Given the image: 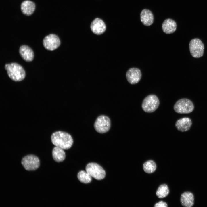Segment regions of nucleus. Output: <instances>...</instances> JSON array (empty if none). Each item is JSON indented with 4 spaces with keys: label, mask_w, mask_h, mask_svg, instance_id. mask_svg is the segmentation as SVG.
<instances>
[{
    "label": "nucleus",
    "mask_w": 207,
    "mask_h": 207,
    "mask_svg": "<svg viewBox=\"0 0 207 207\" xmlns=\"http://www.w3.org/2000/svg\"><path fill=\"white\" fill-rule=\"evenodd\" d=\"M51 140L55 146L64 150L70 148L73 143L71 135L66 132L61 131L53 133L51 136Z\"/></svg>",
    "instance_id": "1"
},
{
    "label": "nucleus",
    "mask_w": 207,
    "mask_h": 207,
    "mask_svg": "<svg viewBox=\"0 0 207 207\" xmlns=\"http://www.w3.org/2000/svg\"><path fill=\"white\" fill-rule=\"evenodd\" d=\"M5 68L9 77L12 80L19 81L23 80L25 76V72L22 67L16 63L6 64Z\"/></svg>",
    "instance_id": "2"
},
{
    "label": "nucleus",
    "mask_w": 207,
    "mask_h": 207,
    "mask_svg": "<svg viewBox=\"0 0 207 207\" xmlns=\"http://www.w3.org/2000/svg\"><path fill=\"white\" fill-rule=\"evenodd\" d=\"M159 104V100L157 97L154 95H150L144 99L141 106L143 110L145 112L152 113L157 109Z\"/></svg>",
    "instance_id": "3"
},
{
    "label": "nucleus",
    "mask_w": 207,
    "mask_h": 207,
    "mask_svg": "<svg viewBox=\"0 0 207 207\" xmlns=\"http://www.w3.org/2000/svg\"><path fill=\"white\" fill-rule=\"evenodd\" d=\"M174 109L175 112L180 114H187L191 112L194 109L193 103L186 98L180 99L175 104Z\"/></svg>",
    "instance_id": "4"
},
{
    "label": "nucleus",
    "mask_w": 207,
    "mask_h": 207,
    "mask_svg": "<svg viewBox=\"0 0 207 207\" xmlns=\"http://www.w3.org/2000/svg\"><path fill=\"white\" fill-rule=\"evenodd\" d=\"M86 171L91 176L97 180L103 179L105 177L106 172L103 168L98 164L90 163L86 166Z\"/></svg>",
    "instance_id": "5"
},
{
    "label": "nucleus",
    "mask_w": 207,
    "mask_h": 207,
    "mask_svg": "<svg viewBox=\"0 0 207 207\" xmlns=\"http://www.w3.org/2000/svg\"><path fill=\"white\" fill-rule=\"evenodd\" d=\"M189 49L190 53L193 57L198 58L203 56L204 46L200 39L198 38L192 39L189 43Z\"/></svg>",
    "instance_id": "6"
},
{
    "label": "nucleus",
    "mask_w": 207,
    "mask_h": 207,
    "mask_svg": "<svg viewBox=\"0 0 207 207\" xmlns=\"http://www.w3.org/2000/svg\"><path fill=\"white\" fill-rule=\"evenodd\" d=\"M21 164L26 170L32 171L39 168L40 161L38 158L36 156L29 155L23 158L21 161Z\"/></svg>",
    "instance_id": "7"
},
{
    "label": "nucleus",
    "mask_w": 207,
    "mask_h": 207,
    "mask_svg": "<svg viewBox=\"0 0 207 207\" xmlns=\"http://www.w3.org/2000/svg\"><path fill=\"white\" fill-rule=\"evenodd\" d=\"M110 124V121L109 117L105 115H101L96 119L94 124V127L97 132L103 133L109 130Z\"/></svg>",
    "instance_id": "8"
},
{
    "label": "nucleus",
    "mask_w": 207,
    "mask_h": 207,
    "mask_svg": "<svg viewBox=\"0 0 207 207\" xmlns=\"http://www.w3.org/2000/svg\"><path fill=\"white\" fill-rule=\"evenodd\" d=\"M43 44L47 50L52 51L56 49L60 45V41L59 37L54 34L46 36L43 40Z\"/></svg>",
    "instance_id": "9"
},
{
    "label": "nucleus",
    "mask_w": 207,
    "mask_h": 207,
    "mask_svg": "<svg viewBox=\"0 0 207 207\" xmlns=\"http://www.w3.org/2000/svg\"><path fill=\"white\" fill-rule=\"evenodd\" d=\"M126 77L130 83L135 84L140 80L141 73L139 69L136 68H132L129 69L126 72Z\"/></svg>",
    "instance_id": "10"
},
{
    "label": "nucleus",
    "mask_w": 207,
    "mask_h": 207,
    "mask_svg": "<svg viewBox=\"0 0 207 207\" xmlns=\"http://www.w3.org/2000/svg\"><path fill=\"white\" fill-rule=\"evenodd\" d=\"M90 28L93 33L99 35L102 34L105 32L106 26L103 20L99 18H97L91 22Z\"/></svg>",
    "instance_id": "11"
},
{
    "label": "nucleus",
    "mask_w": 207,
    "mask_h": 207,
    "mask_svg": "<svg viewBox=\"0 0 207 207\" xmlns=\"http://www.w3.org/2000/svg\"><path fill=\"white\" fill-rule=\"evenodd\" d=\"M140 18L141 22L145 26H150L154 22V15L151 11L148 9L142 10L140 14Z\"/></svg>",
    "instance_id": "12"
},
{
    "label": "nucleus",
    "mask_w": 207,
    "mask_h": 207,
    "mask_svg": "<svg viewBox=\"0 0 207 207\" xmlns=\"http://www.w3.org/2000/svg\"><path fill=\"white\" fill-rule=\"evenodd\" d=\"M162 29L166 34L174 33L176 30L177 24L176 22L171 18H167L163 21L162 24Z\"/></svg>",
    "instance_id": "13"
},
{
    "label": "nucleus",
    "mask_w": 207,
    "mask_h": 207,
    "mask_svg": "<svg viewBox=\"0 0 207 207\" xmlns=\"http://www.w3.org/2000/svg\"><path fill=\"white\" fill-rule=\"evenodd\" d=\"M35 5L32 1L26 0L23 1L21 4L20 9L22 13L26 16L32 14L34 11Z\"/></svg>",
    "instance_id": "14"
},
{
    "label": "nucleus",
    "mask_w": 207,
    "mask_h": 207,
    "mask_svg": "<svg viewBox=\"0 0 207 207\" xmlns=\"http://www.w3.org/2000/svg\"><path fill=\"white\" fill-rule=\"evenodd\" d=\"M180 202L182 206L185 207H191L194 203V196L191 192L186 191L181 194Z\"/></svg>",
    "instance_id": "15"
},
{
    "label": "nucleus",
    "mask_w": 207,
    "mask_h": 207,
    "mask_svg": "<svg viewBox=\"0 0 207 207\" xmlns=\"http://www.w3.org/2000/svg\"><path fill=\"white\" fill-rule=\"evenodd\" d=\"M19 52L21 57L26 61H31L34 58V52L32 49L28 46L24 45L20 46Z\"/></svg>",
    "instance_id": "16"
},
{
    "label": "nucleus",
    "mask_w": 207,
    "mask_h": 207,
    "mask_svg": "<svg viewBox=\"0 0 207 207\" xmlns=\"http://www.w3.org/2000/svg\"><path fill=\"white\" fill-rule=\"evenodd\" d=\"M191 124V120L189 118L185 117L177 120L175 123V126L178 130L184 132L189 130Z\"/></svg>",
    "instance_id": "17"
},
{
    "label": "nucleus",
    "mask_w": 207,
    "mask_h": 207,
    "mask_svg": "<svg viewBox=\"0 0 207 207\" xmlns=\"http://www.w3.org/2000/svg\"><path fill=\"white\" fill-rule=\"evenodd\" d=\"M52 156L53 160L57 162L63 161L66 157L64 149L56 146L52 150Z\"/></svg>",
    "instance_id": "18"
},
{
    "label": "nucleus",
    "mask_w": 207,
    "mask_h": 207,
    "mask_svg": "<svg viewBox=\"0 0 207 207\" xmlns=\"http://www.w3.org/2000/svg\"><path fill=\"white\" fill-rule=\"evenodd\" d=\"M169 193V190L168 185L166 184H162L158 188L156 194L158 198H163L168 195Z\"/></svg>",
    "instance_id": "19"
},
{
    "label": "nucleus",
    "mask_w": 207,
    "mask_h": 207,
    "mask_svg": "<svg viewBox=\"0 0 207 207\" xmlns=\"http://www.w3.org/2000/svg\"><path fill=\"white\" fill-rule=\"evenodd\" d=\"M144 171L147 173H151L154 172L156 168L155 162L152 160H149L145 162L143 165Z\"/></svg>",
    "instance_id": "20"
},
{
    "label": "nucleus",
    "mask_w": 207,
    "mask_h": 207,
    "mask_svg": "<svg viewBox=\"0 0 207 207\" xmlns=\"http://www.w3.org/2000/svg\"><path fill=\"white\" fill-rule=\"evenodd\" d=\"M77 177L81 182L84 183H88L92 181V177L86 171L82 170L78 174Z\"/></svg>",
    "instance_id": "21"
},
{
    "label": "nucleus",
    "mask_w": 207,
    "mask_h": 207,
    "mask_svg": "<svg viewBox=\"0 0 207 207\" xmlns=\"http://www.w3.org/2000/svg\"><path fill=\"white\" fill-rule=\"evenodd\" d=\"M154 206V207H167L168 206V205L166 202L161 201L156 203Z\"/></svg>",
    "instance_id": "22"
}]
</instances>
